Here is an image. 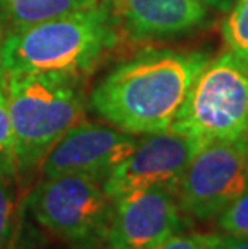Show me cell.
<instances>
[{
	"label": "cell",
	"mask_w": 248,
	"mask_h": 249,
	"mask_svg": "<svg viewBox=\"0 0 248 249\" xmlns=\"http://www.w3.org/2000/svg\"><path fill=\"white\" fill-rule=\"evenodd\" d=\"M3 36H5V29L0 26V76H3V72H2V40H3Z\"/></svg>",
	"instance_id": "cell-19"
},
{
	"label": "cell",
	"mask_w": 248,
	"mask_h": 249,
	"mask_svg": "<svg viewBox=\"0 0 248 249\" xmlns=\"http://www.w3.org/2000/svg\"><path fill=\"white\" fill-rule=\"evenodd\" d=\"M182 224L176 193L166 187L133 192L114 201L107 249H152Z\"/></svg>",
	"instance_id": "cell-9"
},
{
	"label": "cell",
	"mask_w": 248,
	"mask_h": 249,
	"mask_svg": "<svg viewBox=\"0 0 248 249\" xmlns=\"http://www.w3.org/2000/svg\"><path fill=\"white\" fill-rule=\"evenodd\" d=\"M248 188V137L207 142L179 178L181 213L198 220L218 217Z\"/></svg>",
	"instance_id": "cell-6"
},
{
	"label": "cell",
	"mask_w": 248,
	"mask_h": 249,
	"mask_svg": "<svg viewBox=\"0 0 248 249\" xmlns=\"http://www.w3.org/2000/svg\"><path fill=\"white\" fill-rule=\"evenodd\" d=\"M114 7L121 23L137 39L186 33L207 17L202 0H114Z\"/></svg>",
	"instance_id": "cell-10"
},
{
	"label": "cell",
	"mask_w": 248,
	"mask_h": 249,
	"mask_svg": "<svg viewBox=\"0 0 248 249\" xmlns=\"http://www.w3.org/2000/svg\"><path fill=\"white\" fill-rule=\"evenodd\" d=\"M205 142L176 132L150 134L137 142L135 150L102 183L113 201L152 187H166L176 193L179 178Z\"/></svg>",
	"instance_id": "cell-7"
},
{
	"label": "cell",
	"mask_w": 248,
	"mask_h": 249,
	"mask_svg": "<svg viewBox=\"0 0 248 249\" xmlns=\"http://www.w3.org/2000/svg\"><path fill=\"white\" fill-rule=\"evenodd\" d=\"M17 219V193L13 178L0 177V249H5L12 240Z\"/></svg>",
	"instance_id": "cell-14"
},
{
	"label": "cell",
	"mask_w": 248,
	"mask_h": 249,
	"mask_svg": "<svg viewBox=\"0 0 248 249\" xmlns=\"http://www.w3.org/2000/svg\"><path fill=\"white\" fill-rule=\"evenodd\" d=\"M121 39V19L113 0L40 23L5 31V77L38 72H91Z\"/></svg>",
	"instance_id": "cell-2"
},
{
	"label": "cell",
	"mask_w": 248,
	"mask_h": 249,
	"mask_svg": "<svg viewBox=\"0 0 248 249\" xmlns=\"http://www.w3.org/2000/svg\"><path fill=\"white\" fill-rule=\"evenodd\" d=\"M34 220L73 249H102L112 225L114 203L102 183L82 176L44 178L28 195Z\"/></svg>",
	"instance_id": "cell-4"
},
{
	"label": "cell",
	"mask_w": 248,
	"mask_h": 249,
	"mask_svg": "<svg viewBox=\"0 0 248 249\" xmlns=\"http://www.w3.org/2000/svg\"><path fill=\"white\" fill-rule=\"evenodd\" d=\"M208 249H248V236L237 235H210Z\"/></svg>",
	"instance_id": "cell-17"
},
{
	"label": "cell",
	"mask_w": 248,
	"mask_h": 249,
	"mask_svg": "<svg viewBox=\"0 0 248 249\" xmlns=\"http://www.w3.org/2000/svg\"><path fill=\"white\" fill-rule=\"evenodd\" d=\"M210 60L203 52H145L110 71L89 102L100 118L128 134L168 132Z\"/></svg>",
	"instance_id": "cell-1"
},
{
	"label": "cell",
	"mask_w": 248,
	"mask_h": 249,
	"mask_svg": "<svg viewBox=\"0 0 248 249\" xmlns=\"http://www.w3.org/2000/svg\"><path fill=\"white\" fill-rule=\"evenodd\" d=\"M210 235L176 231L152 249H208Z\"/></svg>",
	"instance_id": "cell-16"
},
{
	"label": "cell",
	"mask_w": 248,
	"mask_h": 249,
	"mask_svg": "<svg viewBox=\"0 0 248 249\" xmlns=\"http://www.w3.org/2000/svg\"><path fill=\"white\" fill-rule=\"evenodd\" d=\"M98 2L100 0H0V26L5 31L24 28L92 7Z\"/></svg>",
	"instance_id": "cell-11"
},
{
	"label": "cell",
	"mask_w": 248,
	"mask_h": 249,
	"mask_svg": "<svg viewBox=\"0 0 248 249\" xmlns=\"http://www.w3.org/2000/svg\"><path fill=\"white\" fill-rule=\"evenodd\" d=\"M202 2L218 10H230L232 5L235 3V0H202Z\"/></svg>",
	"instance_id": "cell-18"
},
{
	"label": "cell",
	"mask_w": 248,
	"mask_h": 249,
	"mask_svg": "<svg viewBox=\"0 0 248 249\" xmlns=\"http://www.w3.org/2000/svg\"><path fill=\"white\" fill-rule=\"evenodd\" d=\"M218 225L229 235L248 236V188L218 215Z\"/></svg>",
	"instance_id": "cell-15"
},
{
	"label": "cell",
	"mask_w": 248,
	"mask_h": 249,
	"mask_svg": "<svg viewBox=\"0 0 248 249\" xmlns=\"http://www.w3.org/2000/svg\"><path fill=\"white\" fill-rule=\"evenodd\" d=\"M137 142L133 134L116 127L81 121L44 158L42 176H82L103 183L135 150Z\"/></svg>",
	"instance_id": "cell-8"
},
{
	"label": "cell",
	"mask_w": 248,
	"mask_h": 249,
	"mask_svg": "<svg viewBox=\"0 0 248 249\" xmlns=\"http://www.w3.org/2000/svg\"><path fill=\"white\" fill-rule=\"evenodd\" d=\"M229 53L248 72V0H235L223 24Z\"/></svg>",
	"instance_id": "cell-12"
},
{
	"label": "cell",
	"mask_w": 248,
	"mask_h": 249,
	"mask_svg": "<svg viewBox=\"0 0 248 249\" xmlns=\"http://www.w3.org/2000/svg\"><path fill=\"white\" fill-rule=\"evenodd\" d=\"M170 130L205 143L248 137V72L229 52L200 71Z\"/></svg>",
	"instance_id": "cell-5"
},
{
	"label": "cell",
	"mask_w": 248,
	"mask_h": 249,
	"mask_svg": "<svg viewBox=\"0 0 248 249\" xmlns=\"http://www.w3.org/2000/svg\"><path fill=\"white\" fill-rule=\"evenodd\" d=\"M5 87H7L5 76H0V177L15 180L18 176L17 151H15V134Z\"/></svg>",
	"instance_id": "cell-13"
},
{
	"label": "cell",
	"mask_w": 248,
	"mask_h": 249,
	"mask_svg": "<svg viewBox=\"0 0 248 249\" xmlns=\"http://www.w3.org/2000/svg\"><path fill=\"white\" fill-rule=\"evenodd\" d=\"M19 176L33 172L71 127L84 121L82 76L38 72L5 77Z\"/></svg>",
	"instance_id": "cell-3"
}]
</instances>
